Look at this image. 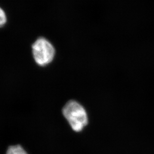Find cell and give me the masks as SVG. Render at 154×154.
Segmentation results:
<instances>
[{
    "label": "cell",
    "instance_id": "6da1fadb",
    "mask_svg": "<svg viewBox=\"0 0 154 154\" xmlns=\"http://www.w3.org/2000/svg\"><path fill=\"white\" fill-rule=\"evenodd\" d=\"M63 114L75 132L81 131L87 125L88 120L86 111L76 101L67 103L63 109Z\"/></svg>",
    "mask_w": 154,
    "mask_h": 154
},
{
    "label": "cell",
    "instance_id": "7a4b0ae2",
    "mask_svg": "<svg viewBox=\"0 0 154 154\" xmlns=\"http://www.w3.org/2000/svg\"><path fill=\"white\" fill-rule=\"evenodd\" d=\"M32 50L35 60L40 66L49 64L55 57V48L50 42L45 38H39L35 42Z\"/></svg>",
    "mask_w": 154,
    "mask_h": 154
},
{
    "label": "cell",
    "instance_id": "277c9868",
    "mask_svg": "<svg viewBox=\"0 0 154 154\" xmlns=\"http://www.w3.org/2000/svg\"><path fill=\"white\" fill-rule=\"evenodd\" d=\"M7 22V17L6 14L3 9L0 8V27L4 26Z\"/></svg>",
    "mask_w": 154,
    "mask_h": 154
},
{
    "label": "cell",
    "instance_id": "3957f363",
    "mask_svg": "<svg viewBox=\"0 0 154 154\" xmlns=\"http://www.w3.org/2000/svg\"><path fill=\"white\" fill-rule=\"evenodd\" d=\"M6 154H28L21 146H12L8 149Z\"/></svg>",
    "mask_w": 154,
    "mask_h": 154
}]
</instances>
